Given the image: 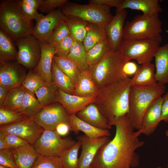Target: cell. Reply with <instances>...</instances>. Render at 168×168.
Returning a JSON list of instances; mask_svg holds the SVG:
<instances>
[{
  "instance_id": "cell-1",
  "label": "cell",
  "mask_w": 168,
  "mask_h": 168,
  "mask_svg": "<svg viewBox=\"0 0 168 168\" xmlns=\"http://www.w3.org/2000/svg\"><path fill=\"white\" fill-rule=\"evenodd\" d=\"M114 125L115 135L99 150L91 164L93 168H131L139 164L136 151L145 144L139 138L140 131H134L127 115L120 118Z\"/></svg>"
},
{
  "instance_id": "cell-2",
  "label": "cell",
  "mask_w": 168,
  "mask_h": 168,
  "mask_svg": "<svg viewBox=\"0 0 168 168\" xmlns=\"http://www.w3.org/2000/svg\"><path fill=\"white\" fill-rule=\"evenodd\" d=\"M128 77L109 84L99 90L95 103L107 119L110 126L129 110L131 87Z\"/></svg>"
},
{
  "instance_id": "cell-3",
  "label": "cell",
  "mask_w": 168,
  "mask_h": 168,
  "mask_svg": "<svg viewBox=\"0 0 168 168\" xmlns=\"http://www.w3.org/2000/svg\"><path fill=\"white\" fill-rule=\"evenodd\" d=\"M0 1V29L15 41L32 35L34 27L23 14L18 0Z\"/></svg>"
},
{
  "instance_id": "cell-4",
  "label": "cell",
  "mask_w": 168,
  "mask_h": 168,
  "mask_svg": "<svg viewBox=\"0 0 168 168\" xmlns=\"http://www.w3.org/2000/svg\"><path fill=\"white\" fill-rule=\"evenodd\" d=\"M165 91V85L158 82L150 86H131L129 110L127 115L134 129H140L146 111L154 100L162 96Z\"/></svg>"
},
{
  "instance_id": "cell-5",
  "label": "cell",
  "mask_w": 168,
  "mask_h": 168,
  "mask_svg": "<svg viewBox=\"0 0 168 168\" xmlns=\"http://www.w3.org/2000/svg\"><path fill=\"white\" fill-rule=\"evenodd\" d=\"M124 63L120 50L111 49L99 62L89 66L88 70L100 90L109 84L128 77L123 71Z\"/></svg>"
},
{
  "instance_id": "cell-6",
  "label": "cell",
  "mask_w": 168,
  "mask_h": 168,
  "mask_svg": "<svg viewBox=\"0 0 168 168\" xmlns=\"http://www.w3.org/2000/svg\"><path fill=\"white\" fill-rule=\"evenodd\" d=\"M162 27L159 14L138 15L126 23L123 40H149L161 43L162 41Z\"/></svg>"
},
{
  "instance_id": "cell-7",
  "label": "cell",
  "mask_w": 168,
  "mask_h": 168,
  "mask_svg": "<svg viewBox=\"0 0 168 168\" xmlns=\"http://www.w3.org/2000/svg\"><path fill=\"white\" fill-rule=\"evenodd\" d=\"M60 8L65 16H77L89 23L105 27L114 16L111 12L110 7L90 3L83 5L68 2Z\"/></svg>"
},
{
  "instance_id": "cell-8",
  "label": "cell",
  "mask_w": 168,
  "mask_h": 168,
  "mask_svg": "<svg viewBox=\"0 0 168 168\" xmlns=\"http://www.w3.org/2000/svg\"><path fill=\"white\" fill-rule=\"evenodd\" d=\"M160 44L149 40L123 39L119 50L125 63L135 59L143 65L151 63Z\"/></svg>"
},
{
  "instance_id": "cell-9",
  "label": "cell",
  "mask_w": 168,
  "mask_h": 168,
  "mask_svg": "<svg viewBox=\"0 0 168 168\" xmlns=\"http://www.w3.org/2000/svg\"><path fill=\"white\" fill-rule=\"evenodd\" d=\"M77 142L70 137L61 138L55 130H44L33 146L41 155L60 157Z\"/></svg>"
},
{
  "instance_id": "cell-10",
  "label": "cell",
  "mask_w": 168,
  "mask_h": 168,
  "mask_svg": "<svg viewBox=\"0 0 168 168\" xmlns=\"http://www.w3.org/2000/svg\"><path fill=\"white\" fill-rule=\"evenodd\" d=\"M15 42L17 48L16 61L29 70H34L41 55L39 40L31 35L20 38Z\"/></svg>"
},
{
  "instance_id": "cell-11",
  "label": "cell",
  "mask_w": 168,
  "mask_h": 168,
  "mask_svg": "<svg viewBox=\"0 0 168 168\" xmlns=\"http://www.w3.org/2000/svg\"><path fill=\"white\" fill-rule=\"evenodd\" d=\"M69 115L62 105L57 102L43 108L36 115L30 118L44 130H55L63 122L70 124Z\"/></svg>"
},
{
  "instance_id": "cell-12",
  "label": "cell",
  "mask_w": 168,
  "mask_h": 168,
  "mask_svg": "<svg viewBox=\"0 0 168 168\" xmlns=\"http://www.w3.org/2000/svg\"><path fill=\"white\" fill-rule=\"evenodd\" d=\"M44 130L28 117L18 122L0 127V131L5 134L16 135L32 145L41 135Z\"/></svg>"
},
{
  "instance_id": "cell-13",
  "label": "cell",
  "mask_w": 168,
  "mask_h": 168,
  "mask_svg": "<svg viewBox=\"0 0 168 168\" xmlns=\"http://www.w3.org/2000/svg\"><path fill=\"white\" fill-rule=\"evenodd\" d=\"M65 18L60 9H55L46 15L40 14L35 20L32 35L40 41L47 43L54 29Z\"/></svg>"
},
{
  "instance_id": "cell-14",
  "label": "cell",
  "mask_w": 168,
  "mask_h": 168,
  "mask_svg": "<svg viewBox=\"0 0 168 168\" xmlns=\"http://www.w3.org/2000/svg\"><path fill=\"white\" fill-rule=\"evenodd\" d=\"M26 69L16 60L0 64V86L10 89L21 85Z\"/></svg>"
},
{
  "instance_id": "cell-15",
  "label": "cell",
  "mask_w": 168,
  "mask_h": 168,
  "mask_svg": "<svg viewBox=\"0 0 168 168\" xmlns=\"http://www.w3.org/2000/svg\"><path fill=\"white\" fill-rule=\"evenodd\" d=\"M78 140L80 141L82 148L78 168H89L99 150L110 139L109 137L92 138L83 135L78 136Z\"/></svg>"
},
{
  "instance_id": "cell-16",
  "label": "cell",
  "mask_w": 168,
  "mask_h": 168,
  "mask_svg": "<svg viewBox=\"0 0 168 168\" xmlns=\"http://www.w3.org/2000/svg\"><path fill=\"white\" fill-rule=\"evenodd\" d=\"M128 14L126 9L116 12L105 27L107 38L112 49L119 50L123 40L124 22Z\"/></svg>"
},
{
  "instance_id": "cell-17",
  "label": "cell",
  "mask_w": 168,
  "mask_h": 168,
  "mask_svg": "<svg viewBox=\"0 0 168 168\" xmlns=\"http://www.w3.org/2000/svg\"><path fill=\"white\" fill-rule=\"evenodd\" d=\"M163 101L161 96L154 100L146 111L143 116L140 129L141 134L149 136L155 130L161 119Z\"/></svg>"
},
{
  "instance_id": "cell-18",
  "label": "cell",
  "mask_w": 168,
  "mask_h": 168,
  "mask_svg": "<svg viewBox=\"0 0 168 168\" xmlns=\"http://www.w3.org/2000/svg\"><path fill=\"white\" fill-rule=\"evenodd\" d=\"M96 97H84L67 93L58 89L57 100L61 104L69 115L76 114L89 104L94 103Z\"/></svg>"
},
{
  "instance_id": "cell-19",
  "label": "cell",
  "mask_w": 168,
  "mask_h": 168,
  "mask_svg": "<svg viewBox=\"0 0 168 168\" xmlns=\"http://www.w3.org/2000/svg\"><path fill=\"white\" fill-rule=\"evenodd\" d=\"M40 43L41 56L37 66L33 70L40 74L46 82L51 83L53 82L52 68L53 58L56 54L55 49L53 45L40 41Z\"/></svg>"
},
{
  "instance_id": "cell-20",
  "label": "cell",
  "mask_w": 168,
  "mask_h": 168,
  "mask_svg": "<svg viewBox=\"0 0 168 168\" xmlns=\"http://www.w3.org/2000/svg\"><path fill=\"white\" fill-rule=\"evenodd\" d=\"M76 115L81 120L97 128L104 130L111 128L107 119L95 103L87 105Z\"/></svg>"
},
{
  "instance_id": "cell-21",
  "label": "cell",
  "mask_w": 168,
  "mask_h": 168,
  "mask_svg": "<svg viewBox=\"0 0 168 168\" xmlns=\"http://www.w3.org/2000/svg\"><path fill=\"white\" fill-rule=\"evenodd\" d=\"M159 2V0H123L116 7V13L129 8L140 11L145 15L158 14L163 10Z\"/></svg>"
},
{
  "instance_id": "cell-22",
  "label": "cell",
  "mask_w": 168,
  "mask_h": 168,
  "mask_svg": "<svg viewBox=\"0 0 168 168\" xmlns=\"http://www.w3.org/2000/svg\"><path fill=\"white\" fill-rule=\"evenodd\" d=\"M99 90L88 70L81 72L74 84L73 95L84 97H96Z\"/></svg>"
},
{
  "instance_id": "cell-23",
  "label": "cell",
  "mask_w": 168,
  "mask_h": 168,
  "mask_svg": "<svg viewBox=\"0 0 168 168\" xmlns=\"http://www.w3.org/2000/svg\"><path fill=\"white\" fill-rule=\"evenodd\" d=\"M71 130L76 134L80 131L91 138H97L109 137L110 133L108 130L100 129L93 126L79 119L76 114L69 115Z\"/></svg>"
},
{
  "instance_id": "cell-24",
  "label": "cell",
  "mask_w": 168,
  "mask_h": 168,
  "mask_svg": "<svg viewBox=\"0 0 168 168\" xmlns=\"http://www.w3.org/2000/svg\"><path fill=\"white\" fill-rule=\"evenodd\" d=\"M10 149L19 168H31L41 155L33 146L30 144Z\"/></svg>"
},
{
  "instance_id": "cell-25",
  "label": "cell",
  "mask_w": 168,
  "mask_h": 168,
  "mask_svg": "<svg viewBox=\"0 0 168 168\" xmlns=\"http://www.w3.org/2000/svg\"><path fill=\"white\" fill-rule=\"evenodd\" d=\"M157 82L165 85L168 83V42L160 46L154 56Z\"/></svg>"
},
{
  "instance_id": "cell-26",
  "label": "cell",
  "mask_w": 168,
  "mask_h": 168,
  "mask_svg": "<svg viewBox=\"0 0 168 168\" xmlns=\"http://www.w3.org/2000/svg\"><path fill=\"white\" fill-rule=\"evenodd\" d=\"M155 65L151 63L141 65L131 79L132 86H150L156 84Z\"/></svg>"
},
{
  "instance_id": "cell-27",
  "label": "cell",
  "mask_w": 168,
  "mask_h": 168,
  "mask_svg": "<svg viewBox=\"0 0 168 168\" xmlns=\"http://www.w3.org/2000/svg\"><path fill=\"white\" fill-rule=\"evenodd\" d=\"M65 16V21L70 35L74 41L83 42L85 38L89 22L77 16Z\"/></svg>"
},
{
  "instance_id": "cell-28",
  "label": "cell",
  "mask_w": 168,
  "mask_h": 168,
  "mask_svg": "<svg viewBox=\"0 0 168 168\" xmlns=\"http://www.w3.org/2000/svg\"><path fill=\"white\" fill-rule=\"evenodd\" d=\"M25 92V89L22 85L9 89L6 99L0 107L21 113Z\"/></svg>"
},
{
  "instance_id": "cell-29",
  "label": "cell",
  "mask_w": 168,
  "mask_h": 168,
  "mask_svg": "<svg viewBox=\"0 0 168 168\" xmlns=\"http://www.w3.org/2000/svg\"><path fill=\"white\" fill-rule=\"evenodd\" d=\"M17 50L14 41L5 32L0 29V64L16 60Z\"/></svg>"
},
{
  "instance_id": "cell-30",
  "label": "cell",
  "mask_w": 168,
  "mask_h": 168,
  "mask_svg": "<svg viewBox=\"0 0 168 168\" xmlns=\"http://www.w3.org/2000/svg\"><path fill=\"white\" fill-rule=\"evenodd\" d=\"M107 37L105 27L89 23L85 39L83 42L86 52Z\"/></svg>"
},
{
  "instance_id": "cell-31",
  "label": "cell",
  "mask_w": 168,
  "mask_h": 168,
  "mask_svg": "<svg viewBox=\"0 0 168 168\" xmlns=\"http://www.w3.org/2000/svg\"><path fill=\"white\" fill-rule=\"evenodd\" d=\"M52 76L53 82L58 89L68 94H73L74 84L54 60L52 65Z\"/></svg>"
},
{
  "instance_id": "cell-32",
  "label": "cell",
  "mask_w": 168,
  "mask_h": 168,
  "mask_svg": "<svg viewBox=\"0 0 168 168\" xmlns=\"http://www.w3.org/2000/svg\"><path fill=\"white\" fill-rule=\"evenodd\" d=\"M67 57L75 63L81 72L88 70L86 52L83 42L74 41Z\"/></svg>"
},
{
  "instance_id": "cell-33",
  "label": "cell",
  "mask_w": 168,
  "mask_h": 168,
  "mask_svg": "<svg viewBox=\"0 0 168 168\" xmlns=\"http://www.w3.org/2000/svg\"><path fill=\"white\" fill-rule=\"evenodd\" d=\"M111 49L107 38L98 43L86 52V58L89 66L99 62Z\"/></svg>"
},
{
  "instance_id": "cell-34",
  "label": "cell",
  "mask_w": 168,
  "mask_h": 168,
  "mask_svg": "<svg viewBox=\"0 0 168 168\" xmlns=\"http://www.w3.org/2000/svg\"><path fill=\"white\" fill-rule=\"evenodd\" d=\"M58 89L52 82L47 83L37 90L35 94L43 108L57 102V94Z\"/></svg>"
},
{
  "instance_id": "cell-35",
  "label": "cell",
  "mask_w": 168,
  "mask_h": 168,
  "mask_svg": "<svg viewBox=\"0 0 168 168\" xmlns=\"http://www.w3.org/2000/svg\"><path fill=\"white\" fill-rule=\"evenodd\" d=\"M35 94L25 89L21 113L31 118L38 114L43 109Z\"/></svg>"
},
{
  "instance_id": "cell-36",
  "label": "cell",
  "mask_w": 168,
  "mask_h": 168,
  "mask_svg": "<svg viewBox=\"0 0 168 168\" xmlns=\"http://www.w3.org/2000/svg\"><path fill=\"white\" fill-rule=\"evenodd\" d=\"M53 60L59 68L68 76L75 84L81 72L75 63L67 57L55 55Z\"/></svg>"
},
{
  "instance_id": "cell-37",
  "label": "cell",
  "mask_w": 168,
  "mask_h": 168,
  "mask_svg": "<svg viewBox=\"0 0 168 168\" xmlns=\"http://www.w3.org/2000/svg\"><path fill=\"white\" fill-rule=\"evenodd\" d=\"M47 83L40 74L33 70L27 73L21 85L26 90L35 94L40 87Z\"/></svg>"
},
{
  "instance_id": "cell-38",
  "label": "cell",
  "mask_w": 168,
  "mask_h": 168,
  "mask_svg": "<svg viewBox=\"0 0 168 168\" xmlns=\"http://www.w3.org/2000/svg\"><path fill=\"white\" fill-rule=\"evenodd\" d=\"M81 146V142L78 140L60 157L63 168H78V152Z\"/></svg>"
},
{
  "instance_id": "cell-39",
  "label": "cell",
  "mask_w": 168,
  "mask_h": 168,
  "mask_svg": "<svg viewBox=\"0 0 168 168\" xmlns=\"http://www.w3.org/2000/svg\"><path fill=\"white\" fill-rule=\"evenodd\" d=\"M19 3L24 15L30 22L36 20L40 14L37 12L42 0H19Z\"/></svg>"
},
{
  "instance_id": "cell-40",
  "label": "cell",
  "mask_w": 168,
  "mask_h": 168,
  "mask_svg": "<svg viewBox=\"0 0 168 168\" xmlns=\"http://www.w3.org/2000/svg\"><path fill=\"white\" fill-rule=\"evenodd\" d=\"M31 168H63L60 158L56 156L40 155Z\"/></svg>"
},
{
  "instance_id": "cell-41",
  "label": "cell",
  "mask_w": 168,
  "mask_h": 168,
  "mask_svg": "<svg viewBox=\"0 0 168 168\" xmlns=\"http://www.w3.org/2000/svg\"><path fill=\"white\" fill-rule=\"evenodd\" d=\"M27 117L22 114L0 107V125L5 126L22 120Z\"/></svg>"
},
{
  "instance_id": "cell-42",
  "label": "cell",
  "mask_w": 168,
  "mask_h": 168,
  "mask_svg": "<svg viewBox=\"0 0 168 168\" xmlns=\"http://www.w3.org/2000/svg\"><path fill=\"white\" fill-rule=\"evenodd\" d=\"M69 35L70 33L68 27L64 20L54 29L47 43L54 45Z\"/></svg>"
},
{
  "instance_id": "cell-43",
  "label": "cell",
  "mask_w": 168,
  "mask_h": 168,
  "mask_svg": "<svg viewBox=\"0 0 168 168\" xmlns=\"http://www.w3.org/2000/svg\"><path fill=\"white\" fill-rule=\"evenodd\" d=\"M74 41L72 38L69 35L54 45L56 52L55 55L60 57H67Z\"/></svg>"
},
{
  "instance_id": "cell-44",
  "label": "cell",
  "mask_w": 168,
  "mask_h": 168,
  "mask_svg": "<svg viewBox=\"0 0 168 168\" xmlns=\"http://www.w3.org/2000/svg\"><path fill=\"white\" fill-rule=\"evenodd\" d=\"M68 2L67 0H42L38 10L48 14L56 8H61Z\"/></svg>"
},
{
  "instance_id": "cell-45",
  "label": "cell",
  "mask_w": 168,
  "mask_h": 168,
  "mask_svg": "<svg viewBox=\"0 0 168 168\" xmlns=\"http://www.w3.org/2000/svg\"><path fill=\"white\" fill-rule=\"evenodd\" d=\"M0 165L8 168H19L9 149L0 150Z\"/></svg>"
},
{
  "instance_id": "cell-46",
  "label": "cell",
  "mask_w": 168,
  "mask_h": 168,
  "mask_svg": "<svg viewBox=\"0 0 168 168\" xmlns=\"http://www.w3.org/2000/svg\"><path fill=\"white\" fill-rule=\"evenodd\" d=\"M5 138L7 149L17 148L30 144L27 141L15 135L6 134Z\"/></svg>"
},
{
  "instance_id": "cell-47",
  "label": "cell",
  "mask_w": 168,
  "mask_h": 168,
  "mask_svg": "<svg viewBox=\"0 0 168 168\" xmlns=\"http://www.w3.org/2000/svg\"><path fill=\"white\" fill-rule=\"evenodd\" d=\"M138 68L137 64L134 62L129 61L125 63L123 65V71L127 77L134 75Z\"/></svg>"
},
{
  "instance_id": "cell-48",
  "label": "cell",
  "mask_w": 168,
  "mask_h": 168,
  "mask_svg": "<svg viewBox=\"0 0 168 168\" xmlns=\"http://www.w3.org/2000/svg\"><path fill=\"white\" fill-rule=\"evenodd\" d=\"M123 0H90L89 3L104 6L110 8L116 7L122 2Z\"/></svg>"
},
{
  "instance_id": "cell-49",
  "label": "cell",
  "mask_w": 168,
  "mask_h": 168,
  "mask_svg": "<svg viewBox=\"0 0 168 168\" xmlns=\"http://www.w3.org/2000/svg\"><path fill=\"white\" fill-rule=\"evenodd\" d=\"M163 101L161 107V119L168 123V91L162 96Z\"/></svg>"
},
{
  "instance_id": "cell-50",
  "label": "cell",
  "mask_w": 168,
  "mask_h": 168,
  "mask_svg": "<svg viewBox=\"0 0 168 168\" xmlns=\"http://www.w3.org/2000/svg\"><path fill=\"white\" fill-rule=\"evenodd\" d=\"M55 130L60 136L66 135L71 130L70 125L64 122L60 123L57 126Z\"/></svg>"
},
{
  "instance_id": "cell-51",
  "label": "cell",
  "mask_w": 168,
  "mask_h": 168,
  "mask_svg": "<svg viewBox=\"0 0 168 168\" xmlns=\"http://www.w3.org/2000/svg\"><path fill=\"white\" fill-rule=\"evenodd\" d=\"M9 90V89L0 86V106L6 99Z\"/></svg>"
},
{
  "instance_id": "cell-52",
  "label": "cell",
  "mask_w": 168,
  "mask_h": 168,
  "mask_svg": "<svg viewBox=\"0 0 168 168\" xmlns=\"http://www.w3.org/2000/svg\"><path fill=\"white\" fill-rule=\"evenodd\" d=\"M6 134L0 131V150L7 149L5 138Z\"/></svg>"
},
{
  "instance_id": "cell-53",
  "label": "cell",
  "mask_w": 168,
  "mask_h": 168,
  "mask_svg": "<svg viewBox=\"0 0 168 168\" xmlns=\"http://www.w3.org/2000/svg\"><path fill=\"white\" fill-rule=\"evenodd\" d=\"M165 134L166 136L168 137V130H167L165 132Z\"/></svg>"
},
{
  "instance_id": "cell-54",
  "label": "cell",
  "mask_w": 168,
  "mask_h": 168,
  "mask_svg": "<svg viewBox=\"0 0 168 168\" xmlns=\"http://www.w3.org/2000/svg\"><path fill=\"white\" fill-rule=\"evenodd\" d=\"M0 168H8L0 165Z\"/></svg>"
},
{
  "instance_id": "cell-55",
  "label": "cell",
  "mask_w": 168,
  "mask_h": 168,
  "mask_svg": "<svg viewBox=\"0 0 168 168\" xmlns=\"http://www.w3.org/2000/svg\"><path fill=\"white\" fill-rule=\"evenodd\" d=\"M156 168H161V167H157Z\"/></svg>"
},
{
  "instance_id": "cell-56",
  "label": "cell",
  "mask_w": 168,
  "mask_h": 168,
  "mask_svg": "<svg viewBox=\"0 0 168 168\" xmlns=\"http://www.w3.org/2000/svg\"><path fill=\"white\" fill-rule=\"evenodd\" d=\"M89 168H93L91 166Z\"/></svg>"
},
{
  "instance_id": "cell-57",
  "label": "cell",
  "mask_w": 168,
  "mask_h": 168,
  "mask_svg": "<svg viewBox=\"0 0 168 168\" xmlns=\"http://www.w3.org/2000/svg\"><path fill=\"white\" fill-rule=\"evenodd\" d=\"M167 168H168V165H167Z\"/></svg>"
}]
</instances>
